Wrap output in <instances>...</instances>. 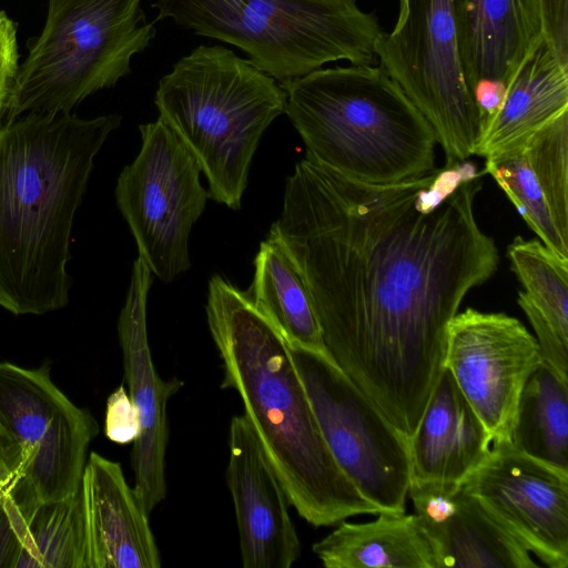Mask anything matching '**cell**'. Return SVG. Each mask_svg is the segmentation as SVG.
Listing matches in <instances>:
<instances>
[{
	"label": "cell",
	"instance_id": "cell-1",
	"mask_svg": "<svg viewBox=\"0 0 568 568\" xmlns=\"http://www.w3.org/2000/svg\"><path fill=\"white\" fill-rule=\"evenodd\" d=\"M480 189L465 161L369 184L306 155L268 232L306 286L329 359L407 439L444 367L452 318L499 264L475 216Z\"/></svg>",
	"mask_w": 568,
	"mask_h": 568
},
{
	"label": "cell",
	"instance_id": "cell-2",
	"mask_svg": "<svg viewBox=\"0 0 568 568\" xmlns=\"http://www.w3.org/2000/svg\"><path fill=\"white\" fill-rule=\"evenodd\" d=\"M118 114L19 115L0 125V306L43 315L69 303L71 233Z\"/></svg>",
	"mask_w": 568,
	"mask_h": 568
},
{
	"label": "cell",
	"instance_id": "cell-3",
	"mask_svg": "<svg viewBox=\"0 0 568 568\" xmlns=\"http://www.w3.org/2000/svg\"><path fill=\"white\" fill-rule=\"evenodd\" d=\"M205 312L223 363L222 387L239 394L297 514L314 527H328L381 513L333 458L282 334L219 274L209 281Z\"/></svg>",
	"mask_w": 568,
	"mask_h": 568
},
{
	"label": "cell",
	"instance_id": "cell-4",
	"mask_svg": "<svg viewBox=\"0 0 568 568\" xmlns=\"http://www.w3.org/2000/svg\"><path fill=\"white\" fill-rule=\"evenodd\" d=\"M306 155L359 182L393 184L435 169V132L382 65L318 69L280 82Z\"/></svg>",
	"mask_w": 568,
	"mask_h": 568
},
{
	"label": "cell",
	"instance_id": "cell-5",
	"mask_svg": "<svg viewBox=\"0 0 568 568\" xmlns=\"http://www.w3.org/2000/svg\"><path fill=\"white\" fill-rule=\"evenodd\" d=\"M154 103L197 161L210 197L239 210L262 135L285 113L280 83L223 45H200L161 78Z\"/></svg>",
	"mask_w": 568,
	"mask_h": 568
},
{
	"label": "cell",
	"instance_id": "cell-6",
	"mask_svg": "<svg viewBox=\"0 0 568 568\" xmlns=\"http://www.w3.org/2000/svg\"><path fill=\"white\" fill-rule=\"evenodd\" d=\"M158 20L235 45L278 83L346 60L376 64L383 31L356 0H155Z\"/></svg>",
	"mask_w": 568,
	"mask_h": 568
},
{
	"label": "cell",
	"instance_id": "cell-7",
	"mask_svg": "<svg viewBox=\"0 0 568 568\" xmlns=\"http://www.w3.org/2000/svg\"><path fill=\"white\" fill-rule=\"evenodd\" d=\"M155 33L142 0H49L44 28L18 68L3 114L71 112L128 75Z\"/></svg>",
	"mask_w": 568,
	"mask_h": 568
},
{
	"label": "cell",
	"instance_id": "cell-8",
	"mask_svg": "<svg viewBox=\"0 0 568 568\" xmlns=\"http://www.w3.org/2000/svg\"><path fill=\"white\" fill-rule=\"evenodd\" d=\"M390 32L375 43L377 61L432 125L453 166L474 155L479 113L462 72L454 0H399Z\"/></svg>",
	"mask_w": 568,
	"mask_h": 568
},
{
	"label": "cell",
	"instance_id": "cell-9",
	"mask_svg": "<svg viewBox=\"0 0 568 568\" xmlns=\"http://www.w3.org/2000/svg\"><path fill=\"white\" fill-rule=\"evenodd\" d=\"M322 436L356 489L382 511L405 513L408 439L328 356L288 345Z\"/></svg>",
	"mask_w": 568,
	"mask_h": 568
},
{
	"label": "cell",
	"instance_id": "cell-10",
	"mask_svg": "<svg viewBox=\"0 0 568 568\" xmlns=\"http://www.w3.org/2000/svg\"><path fill=\"white\" fill-rule=\"evenodd\" d=\"M139 130L141 149L118 178L115 201L138 255L169 283L191 267L190 233L210 195L197 161L162 119Z\"/></svg>",
	"mask_w": 568,
	"mask_h": 568
},
{
	"label": "cell",
	"instance_id": "cell-11",
	"mask_svg": "<svg viewBox=\"0 0 568 568\" xmlns=\"http://www.w3.org/2000/svg\"><path fill=\"white\" fill-rule=\"evenodd\" d=\"M541 363L536 337L516 317L468 307L448 325L444 367L491 443L509 439L524 385Z\"/></svg>",
	"mask_w": 568,
	"mask_h": 568
},
{
	"label": "cell",
	"instance_id": "cell-12",
	"mask_svg": "<svg viewBox=\"0 0 568 568\" xmlns=\"http://www.w3.org/2000/svg\"><path fill=\"white\" fill-rule=\"evenodd\" d=\"M462 485L547 567L568 566V471L501 439Z\"/></svg>",
	"mask_w": 568,
	"mask_h": 568
},
{
	"label": "cell",
	"instance_id": "cell-13",
	"mask_svg": "<svg viewBox=\"0 0 568 568\" xmlns=\"http://www.w3.org/2000/svg\"><path fill=\"white\" fill-rule=\"evenodd\" d=\"M151 284L152 272L138 255L118 321L124 377L140 425L131 454L133 488L149 514L166 496V406L183 386L178 378L162 379L152 361L146 328V300Z\"/></svg>",
	"mask_w": 568,
	"mask_h": 568
},
{
	"label": "cell",
	"instance_id": "cell-14",
	"mask_svg": "<svg viewBox=\"0 0 568 568\" xmlns=\"http://www.w3.org/2000/svg\"><path fill=\"white\" fill-rule=\"evenodd\" d=\"M226 484L234 505L244 568H290L301 542L290 500L251 422L232 417Z\"/></svg>",
	"mask_w": 568,
	"mask_h": 568
},
{
	"label": "cell",
	"instance_id": "cell-15",
	"mask_svg": "<svg viewBox=\"0 0 568 568\" xmlns=\"http://www.w3.org/2000/svg\"><path fill=\"white\" fill-rule=\"evenodd\" d=\"M485 159L483 173L493 176L540 242L568 258V112Z\"/></svg>",
	"mask_w": 568,
	"mask_h": 568
},
{
	"label": "cell",
	"instance_id": "cell-16",
	"mask_svg": "<svg viewBox=\"0 0 568 568\" xmlns=\"http://www.w3.org/2000/svg\"><path fill=\"white\" fill-rule=\"evenodd\" d=\"M408 495L435 551L437 568L539 567L462 483L410 479Z\"/></svg>",
	"mask_w": 568,
	"mask_h": 568
},
{
	"label": "cell",
	"instance_id": "cell-17",
	"mask_svg": "<svg viewBox=\"0 0 568 568\" xmlns=\"http://www.w3.org/2000/svg\"><path fill=\"white\" fill-rule=\"evenodd\" d=\"M85 568H159L149 513L119 463L91 453L80 484Z\"/></svg>",
	"mask_w": 568,
	"mask_h": 568
},
{
	"label": "cell",
	"instance_id": "cell-18",
	"mask_svg": "<svg viewBox=\"0 0 568 568\" xmlns=\"http://www.w3.org/2000/svg\"><path fill=\"white\" fill-rule=\"evenodd\" d=\"M464 80L474 95L486 82L506 89L544 42L537 0H454Z\"/></svg>",
	"mask_w": 568,
	"mask_h": 568
},
{
	"label": "cell",
	"instance_id": "cell-19",
	"mask_svg": "<svg viewBox=\"0 0 568 568\" xmlns=\"http://www.w3.org/2000/svg\"><path fill=\"white\" fill-rule=\"evenodd\" d=\"M491 438L443 367L414 434L408 438L410 479L463 483L486 458Z\"/></svg>",
	"mask_w": 568,
	"mask_h": 568
},
{
	"label": "cell",
	"instance_id": "cell-20",
	"mask_svg": "<svg viewBox=\"0 0 568 568\" xmlns=\"http://www.w3.org/2000/svg\"><path fill=\"white\" fill-rule=\"evenodd\" d=\"M568 112V67L545 41L521 64L494 115L483 125L474 155H487L528 138Z\"/></svg>",
	"mask_w": 568,
	"mask_h": 568
},
{
	"label": "cell",
	"instance_id": "cell-21",
	"mask_svg": "<svg viewBox=\"0 0 568 568\" xmlns=\"http://www.w3.org/2000/svg\"><path fill=\"white\" fill-rule=\"evenodd\" d=\"M507 256L524 287L517 303L535 331L542 362L568 382V258L519 235Z\"/></svg>",
	"mask_w": 568,
	"mask_h": 568
},
{
	"label": "cell",
	"instance_id": "cell-22",
	"mask_svg": "<svg viewBox=\"0 0 568 568\" xmlns=\"http://www.w3.org/2000/svg\"><path fill=\"white\" fill-rule=\"evenodd\" d=\"M373 521L343 520L312 546L326 568H437L418 517L381 511Z\"/></svg>",
	"mask_w": 568,
	"mask_h": 568
},
{
	"label": "cell",
	"instance_id": "cell-23",
	"mask_svg": "<svg viewBox=\"0 0 568 568\" xmlns=\"http://www.w3.org/2000/svg\"><path fill=\"white\" fill-rule=\"evenodd\" d=\"M251 287L244 292L254 307L288 345L327 356L306 286L295 265L271 235L261 242Z\"/></svg>",
	"mask_w": 568,
	"mask_h": 568
},
{
	"label": "cell",
	"instance_id": "cell-24",
	"mask_svg": "<svg viewBox=\"0 0 568 568\" xmlns=\"http://www.w3.org/2000/svg\"><path fill=\"white\" fill-rule=\"evenodd\" d=\"M509 440L524 454L568 471V382L544 362L524 385Z\"/></svg>",
	"mask_w": 568,
	"mask_h": 568
},
{
	"label": "cell",
	"instance_id": "cell-25",
	"mask_svg": "<svg viewBox=\"0 0 568 568\" xmlns=\"http://www.w3.org/2000/svg\"><path fill=\"white\" fill-rule=\"evenodd\" d=\"M13 495L23 517L19 530L21 548L14 568H85L80 489L67 498L48 503Z\"/></svg>",
	"mask_w": 568,
	"mask_h": 568
},
{
	"label": "cell",
	"instance_id": "cell-26",
	"mask_svg": "<svg viewBox=\"0 0 568 568\" xmlns=\"http://www.w3.org/2000/svg\"><path fill=\"white\" fill-rule=\"evenodd\" d=\"M105 436L120 445L133 443L140 434V425L133 402L120 385L106 400Z\"/></svg>",
	"mask_w": 568,
	"mask_h": 568
},
{
	"label": "cell",
	"instance_id": "cell-27",
	"mask_svg": "<svg viewBox=\"0 0 568 568\" xmlns=\"http://www.w3.org/2000/svg\"><path fill=\"white\" fill-rule=\"evenodd\" d=\"M545 43L568 67V0H537Z\"/></svg>",
	"mask_w": 568,
	"mask_h": 568
},
{
	"label": "cell",
	"instance_id": "cell-28",
	"mask_svg": "<svg viewBox=\"0 0 568 568\" xmlns=\"http://www.w3.org/2000/svg\"><path fill=\"white\" fill-rule=\"evenodd\" d=\"M18 62L17 24L4 11H0V113L2 115L17 77Z\"/></svg>",
	"mask_w": 568,
	"mask_h": 568
},
{
	"label": "cell",
	"instance_id": "cell-29",
	"mask_svg": "<svg viewBox=\"0 0 568 568\" xmlns=\"http://www.w3.org/2000/svg\"><path fill=\"white\" fill-rule=\"evenodd\" d=\"M23 475V452L13 434L0 420V489L14 490Z\"/></svg>",
	"mask_w": 568,
	"mask_h": 568
},
{
	"label": "cell",
	"instance_id": "cell-30",
	"mask_svg": "<svg viewBox=\"0 0 568 568\" xmlns=\"http://www.w3.org/2000/svg\"><path fill=\"white\" fill-rule=\"evenodd\" d=\"M0 499H1V489H0Z\"/></svg>",
	"mask_w": 568,
	"mask_h": 568
},
{
	"label": "cell",
	"instance_id": "cell-31",
	"mask_svg": "<svg viewBox=\"0 0 568 568\" xmlns=\"http://www.w3.org/2000/svg\"><path fill=\"white\" fill-rule=\"evenodd\" d=\"M1 116H2V113H0V119H1Z\"/></svg>",
	"mask_w": 568,
	"mask_h": 568
}]
</instances>
